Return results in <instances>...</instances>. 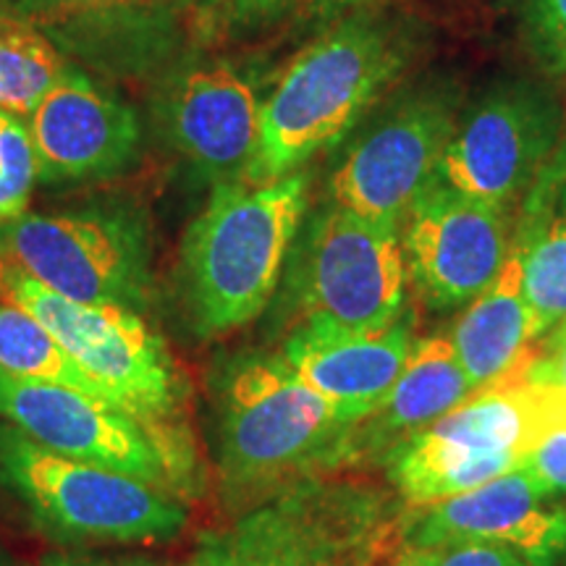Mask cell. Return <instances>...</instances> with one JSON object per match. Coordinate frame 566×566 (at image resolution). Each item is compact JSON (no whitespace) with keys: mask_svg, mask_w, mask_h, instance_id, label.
Returning a JSON list of instances; mask_svg holds the SVG:
<instances>
[{"mask_svg":"<svg viewBox=\"0 0 566 566\" xmlns=\"http://www.w3.org/2000/svg\"><path fill=\"white\" fill-rule=\"evenodd\" d=\"M512 233L509 210L436 179L401 221L409 281L430 307L470 304L504 268Z\"/></svg>","mask_w":566,"mask_h":566,"instance_id":"cell-11","label":"cell"},{"mask_svg":"<svg viewBox=\"0 0 566 566\" xmlns=\"http://www.w3.org/2000/svg\"><path fill=\"white\" fill-rule=\"evenodd\" d=\"M0 258L66 300L134 313L150 302L147 229L126 210L21 212L0 223Z\"/></svg>","mask_w":566,"mask_h":566,"instance_id":"cell-7","label":"cell"},{"mask_svg":"<svg viewBox=\"0 0 566 566\" xmlns=\"http://www.w3.org/2000/svg\"><path fill=\"white\" fill-rule=\"evenodd\" d=\"M307 184L304 171L216 184L179 258L184 313L197 336L231 334L268 307L307 210Z\"/></svg>","mask_w":566,"mask_h":566,"instance_id":"cell-3","label":"cell"},{"mask_svg":"<svg viewBox=\"0 0 566 566\" xmlns=\"http://www.w3.org/2000/svg\"><path fill=\"white\" fill-rule=\"evenodd\" d=\"M0 296L45 325L105 399L145 430L171 467L181 495L197 491L200 457L189 384L158 331L118 304H82L51 292L0 258Z\"/></svg>","mask_w":566,"mask_h":566,"instance_id":"cell-1","label":"cell"},{"mask_svg":"<svg viewBox=\"0 0 566 566\" xmlns=\"http://www.w3.org/2000/svg\"><path fill=\"white\" fill-rule=\"evenodd\" d=\"M34 9L53 11V13H111V11H134V9H153L168 0H30Z\"/></svg>","mask_w":566,"mask_h":566,"instance_id":"cell-27","label":"cell"},{"mask_svg":"<svg viewBox=\"0 0 566 566\" xmlns=\"http://www.w3.org/2000/svg\"><path fill=\"white\" fill-rule=\"evenodd\" d=\"M562 118L530 84H504L457 124L438 179L457 192L512 212L554 158Z\"/></svg>","mask_w":566,"mask_h":566,"instance_id":"cell-10","label":"cell"},{"mask_svg":"<svg viewBox=\"0 0 566 566\" xmlns=\"http://www.w3.org/2000/svg\"><path fill=\"white\" fill-rule=\"evenodd\" d=\"M415 344V317L405 313L384 328H338L328 323H300L281 346V357L328 396L363 417L384 405Z\"/></svg>","mask_w":566,"mask_h":566,"instance_id":"cell-16","label":"cell"},{"mask_svg":"<svg viewBox=\"0 0 566 566\" xmlns=\"http://www.w3.org/2000/svg\"><path fill=\"white\" fill-rule=\"evenodd\" d=\"M530 45L566 82V0H520Z\"/></svg>","mask_w":566,"mask_h":566,"instance_id":"cell-23","label":"cell"},{"mask_svg":"<svg viewBox=\"0 0 566 566\" xmlns=\"http://www.w3.org/2000/svg\"><path fill=\"white\" fill-rule=\"evenodd\" d=\"M436 554H438L436 548L415 546V548H409L407 554H401V558L394 566H433Z\"/></svg>","mask_w":566,"mask_h":566,"instance_id":"cell-28","label":"cell"},{"mask_svg":"<svg viewBox=\"0 0 566 566\" xmlns=\"http://www.w3.org/2000/svg\"><path fill=\"white\" fill-rule=\"evenodd\" d=\"M454 541L506 546L530 566H566V504H558L516 467L475 491L428 509L415 546L436 548Z\"/></svg>","mask_w":566,"mask_h":566,"instance_id":"cell-14","label":"cell"},{"mask_svg":"<svg viewBox=\"0 0 566 566\" xmlns=\"http://www.w3.org/2000/svg\"><path fill=\"white\" fill-rule=\"evenodd\" d=\"M396 522L370 488L304 478L252 504L205 551L223 566H380Z\"/></svg>","mask_w":566,"mask_h":566,"instance_id":"cell-6","label":"cell"},{"mask_svg":"<svg viewBox=\"0 0 566 566\" xmlns=\"http://www.w3.org/2000/svg\"><path fill=\"white\" fill-rule=\"evenodd\" d=\"M71 66L30 21L0 13V113L30 116Z\"/></svg>","mask_w":566,"mask_h":566,"instance_id":"cell-20","label":"cell"},{"mask_svg":"<svg viewBox=\"0 0 566 566\" xmlns=\"http://www.w3.org/2000/svg\"><path fill=\"white\" fill-rule=\"evenodd\" d=\"M520 467L548 495H566V424L543 438Z\"/></svg>","mask_w":566,"mask_h":566,"instance_id":"cell-24","label":"cell"},{"mask_svg":"<svg viewBox=\"0 0 566 566\" xmlns=\"http://www.w3.org/2000/svg\"><path fill=\"white\" fill-rule=\"evenodd\" d=\"M71 566H158L150 558H103V562H84V564H71Z\"/></svg>","mask_w":566,"mask_h":566,"instance_id":"cell-29","label":"cell"},{"mask_svg":"<svg viewBox=\"0 0 566 566\" xmlns=\"http://www.w3.org/2000/svg\"><path fill=\"white\" fill-rule=\"evenodd\" d=\"M0 367L19 378L45 380L105 399L95 380L69 357L51 331L9 302L0 304Z\"/></svg>","mask_w":566,"mask_h":566,"instance_id":"cell-21","label":"cell"},{"mask_svg":"<svg viewBox=\"0 0 566 566\" xmlns=\"http://www.w3.org/2000/svg\"><path fill=\"white\" fill-rule=\"evenodd\" d=\"M38 181V160L27 126L6 116L0 124V223L27 212L32 187Z\"/></svg>","mask_w":566,"mask_h":566,"instance_id":"cell-22","label":"cell"},{"mask_svg":"<svg viewBox=\"0 0 566 566\" xmlns=\"http://www.w3.org/2000/svg\"><path fill=\"white\" fill-rule=\"evenodd\" d=\"M514 239L522 252V289L543 342L566 325V147L554 153L525 195Z\"/></svg>","mask_w":566,"mask_h":566,"instance_id":"cell-18","label":"cell"},{"mask_svg":"<svg viewBox=\"0 0 566 566\" xmlns=\"http://www.w3.org/2000/svg\"><path fill=\"white\" fill-rule=\"evenodd\" d=\"M516 378L566 396V325L537 342L533 357Z\"/></svg>","mask_w":566,"mask_h":566,"instance_id":"cell-25","label":"cell"},{"mask_svg":"<svg viewBox=\"0 0 566 566\" xmlns=\"http://www.w3.org/2000/svg\"><path fill=\"white\" fill-rule=\"evenodd\" d=\"M475 394L459 365L449 336L415 338L399 378L386 394L384 405L363 424L373 438H394V446L407 441L457 409Z\"/></svg>","mask_w":566,"mask_h":566,"instance_id":"cell-19","label":"cell"},{"mask_svg":"<svg viewBox=\"0 0 566 566\" xmlns=\"http://www.w3.org/2000/svg\"><path fill=\"white\" fill-rule=\"evenodd\" d=\"M0 420L55 454L108 467L184 499L155 443L111 401L45 380L19 378L0 367Z\"/></svg>","mask_w":566,"mask_h":566,"instance_id":"cell-12","label":"cell"},{"mask_svg":"<svg viewBox=\"0 0 566 566\" xmlns=\"http://www.w3.org/2000/svg\"><path fill=\"white\" fill-rule=\"evenodd\" d=\"M401 231L331 205L315 218L296 265L302 323L384 328L407 313Z\"/></svg>","mask_w":566,"mask_h":566,"instance_id":"cell-8","label":"cell"},{"mask_svg":"<svg viewBox=\"0 0 566 566\" xmlns=\"http://www.w3.org/2000/svg\"><path fill=\"white\" fill-rule=\"evenodd\" d=\"M0 485L59 541L158 543L187 525L184 499L166 488L45 449L0 420Z\"/></svg>","mask_w":566,"mask_h":566,"instance_id":"cell-5","label":"cell"},{"mask_svg":"<svg viewBox=\"0 0 566 566\" xmlns=\"http://www.w3.org/2000/svg\"><path fill=\"white\" fill-rule=\"evenodd\" d=\"M263 103L252 84L226 63L176 76L166 97L174 147L216 184L244 179L260 147Z\"/></svg>","mask_w":566,"mask_h":566,"instance_id":"cell-15","label":"cell"},{"mask_svg":"<svg viewBox=\"0 0 566 566\" xmlns=\"http://www.w3.org/2000/svg\"><path fill=\"white\" fill-rule=\"evenodd\" d=\"M363 424L300 378L281 354L233 359L216 384V449L231 499L263 501L313 478L349 449Z\"/></svg>","mask_w":566,"mask_h":566,"instance_id":"cell-2","label":"cell"},{"mask_svg":"<svg viewBox=\"0 0 566 566\" xmlns=\"http://www.w3.org/2000/svg\"><path fill=\"white\" fill-rule=\"evenodd\" d=\"M457 132L454 101L441 90L409 95L365 132L331 176V197L370 221H401L441 174Z\"/></svg>","mask_w":566,"mask_h":566,"instance_id":"cell-9","label":"cell"},{"mask_svg":"<svg viewBox=\"0 0 566 566\" xmlns=\"http://www.w3.org/2000/svg\"><path fill=\"white\" fill-rule=\"evenodd\" d=\"M433 566H530L516 551L483 541H454L436 546Z\"/></svg>","mask_w":566,"mask_h":566,"instance_id":"cell-26","label":"cell"},{"mask_svg":"<svg viewBox=\"0 0 566 566\" xmlns=\"http://www.w3.org/2000/svg\"><path fill=\"white\" fill-rule=\"evenodd\" d=\"M405 66L401 40L375 19H352L294 55L263 103L260 147L242 181L263 184L302 166L352 129Z\"/></svg>","mask_w":566,"mask_h":566,"instance_id":"cell-4","label":"cell"},{"mask_svg":"<svg viewBox=\"0 0 566 566\" xmlns=\"http://www.w3.org/2000/svg\"><path fill=\"white\" fill-rule=\"evenodd\" d=\"M449 338L472 391L506 384L525 370L541 336L522 289V252L514 233L501 273L467 304Z\"/></svg>","mask_w":566,"mask_h":566,"instance_id":"cell-17","label":"cell"},{"mask_svg":"<svg viewBox=\"0 0 566 566\" xmlns=\"http://www.w3.org/2000/svg\"><path fill=\"white\" fill-rule=\"evenodd\" d=\"M184 566H223L221 562H218V558L216 556H210L208 554V551H200V556H197L195 558V562H189V564H184Z\"/></svg>","mask_w":566,"mask_h":566,"instance_id":"cell-31","label":"cell"},{"mask_svg":"<svg viewBox=\"0 0 566 566\" xmlns=\"http://www.w3.org/2000/svg\"><path fill=\"white\" fill-rule=\"evenodd\" d=\"M42 181H90L122 174L139 145L137 113L71 69L27 116Z\"/></svg>","mask_w":566,"mask_h":566,"instance_id":"cell-13","label":"cell"},{"mask_svg":"<svg viewBox=\"0 0 566 566\" xmlns=\"http://www.w3.org/2000/svg\"><path fill=\"white\" fill-rule=\"evenodd\" d=\"M233 3L239 6L242 11H273L279 9V6L289 3V0H233Z\"/></svg>","mask_w":566,"mask_h":566,"instance_id":"cell-30","label":"cell"},{"mask_svg":"<svg viewBox=\"0 0 566 566\" xmlns=\"http://www.w3.org/2000/svg\"><path fill=\"white\" fill-rule=\"evenodd\" d=\"M0 566H19V564L13 562V558H11L9 554H6L3 548H0Z\"/></svg>","mask_w":566,"mask_h":566,"instance_id":"cell-32","label":"cell"}]
</instances>
